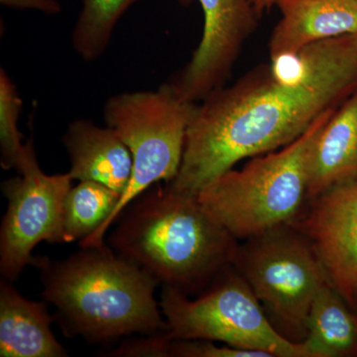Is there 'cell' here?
I'll use <instances>...</instances> for the list:
<instances>
[{"instance_id": "6da1fadb", "label": "cell", "mask_w": 357, "mask_h": 357, "mask_svg": "<svg viewBox=\"0 0 357 357\" xmlns=\"http://www.w3.org/2000/svg\"><path fill=\"white\" fill-rule=\"evenodd\" d=\"M357 89V34L270 58L197 103L177 176L166 183L197 196L241 160L300 137Z\"/></svg>"}, {"instance_id": "7a4b0ae2", "label": "cell", "mask_w": 357, "mask_h": 357, "mask_svg": "<svg viewBox=\"0 0 357 357\" xmlns=\"http://www.w3.org/2000/svg\"><path fill=\"white\" fill-rule=\"evenodd\" d=\"M109 245L162 287L201 294L231 264L238 245L198 197L152 185L117 218Z\"/></svg>"}, {"instance_id": "3957f363", "label": "cell", "mask_w": 357, "mask_h": 357, "mask_svg": "<svg viewBox=\"0 0 357 357\" xmlns=\"http://www.w3.org/2000/svg\"><path fill=\"white\" fill-rule=\"evenodd\" d=\"M32 264L41 271L42 295L55 307L54 319L66 337L105 344L168 331L155 299L159 284L105 243L57 261L34 257Z\"/></svg>"}, {"instance_id": "277c9868", "label": "cell", "mask_w": 357, "mask_h": 357, "mask_svg": "<svg viewBox=\"0 0 357 357\" xmlns=\"http://www.w3.org/2000/svg\"><path fill=\"white\" fill-rule=\"evenodd\" d=\"M335 109L321 115L290 144L218 176L198 192L199 203L237 241L295 222L307 202L312 141Z\"/></svg>"}, {"instance_id": "5b68a950", "label": "cell", "mask_w": 357, "mask_h": 357, "mask_svg": "<svg viewBox=\"0 0 357 357\" xmlns=\"http://www.w3.org/2000/svg\"><path fill=\"white\" fill-rule=\"evenodd\" d=\"M196 105L183 100L167 83L155 91H126L107 98L103 119L128 147L132 175L109 220L82 241L81 248L102 245L107 230L129 204L152 185L175 178Z\"/></svg>"}, {"instance_id": "8992f818", "label": "cell", "mask_w": 357, "mask_h": 357, "mask_svg": "<svg viewBox=\"0 0 357 357\" xmlns=\"http://www.w3.org/2000/svg\"><path fill=\"white\" fill-rule=\"evenodd\" d=\"M231 265L248 282L282 337L301 344L312 304L330 281L314 246L293 222L238 243Z\"/></svg>"}, {"instance_id": "52a82bcc", "label": "cell", "mask_w": 357, "mask_h": 357, "mask_svg": "<svg viewBox=\"0 0 357 357\" xmlns=\"http://www.w3.org/2000/svg\"><path fill=\"white\" fill-rule=\"evenodd\" d=\"M160 307L173 340H206L271 357H311L304 342L282 337L268 319L255 293L231 264L196 299L162 287Z\"/></svg>"}, {"instance_id": "ba28073f", "label": "cell", "mask_w": 357, "mask_h": 357, "mask_svg": "<svg viewBox=\"0 0 357 357\" xmlns=\"http://www.w3.org/2000/svg\"><path fill=\"white\" fill-rule=\"evenodd\" d=\"M72 181L69 172L45 174L36 154L17 176L2 183L8 201L0 229L2 279L16 280L40 243H65L64 204Z\"/></svg>"}, {"instance_id": "9c48e42d", "label": "cell", "mask_w": 357, "mask_h": 357, "mask_svg": "<svg viewBox=\"0 0 357 357\" xmlns=\"http://www.w3.org/2000/svg\"><path fill=\"white\" fill-rule=\"evenodd\" d=\"M198 1L204 14L201 41L189 63L167 82L194 103L225 86L260 17L249 0Z\"/></svg>"}, {"instance_id": "30bf717a", "label": "cell", "mask_w": 357, "mask_h": 357, "mask_svg": "<svg viewBox=\"0 0 357 357\" xmlns=\"http://www.w3.org/2000/svg\"><path fill=\"white\" fill-rule=\"evenodd\" d=\"M294 222L311 241L335 290L357 307V180L309 201Z\"/></svg>"}, {"instance_id": "8fae6325", "label": "cell", "mask_w": 357, "mask_h": 357, "mask_svg": "<svg viewBox=\"0 0 357 357\" xmlns=\"http://www.w3.org/2000/svg\"><path fill=\"white\" fill-rule=\"evenodd\" d=\"M280 20L270 37V58L357 34V0H278Z\"/></svg>"}, {"instance_id": "7c38bea8", "label": "cell", "mask_w": 357, "mask_h": 357, "mask_svg": "<svg viewBox=\"0 0 357 357\" xmlns=\"http://www.w3.org/2000/svg\"><path fill=\"white\" fill-rule=\"evenodd\" d=\"M357 180V89L314 136L307 160V202Z\"/></svg>"}, {"instance_id": "4fadbf2b", "label": "cell", "mask_w": 357, "mask_h": 357, "mask_svg": "<svg viewBox=\"0 0 357 357\" xmlns=\"http://www.w3.org/2000/svg\"><path fill=\"white\" fill-rule=\"evenodd\" d=\"M62 142L73 180L93 181L123 194L132 175V156L114 129L76 119L68 126Z\"/></svg>"}, {"instance_id": "5bb4252c", "label": "cell", "mask_w": 357, "mask_h": 357, "mask_svg": "<svg viewBox=\"0 0 357 357\" xmlns=\"http://www.w3.org/2000/svg\"><path fill=\"white\" fill-rule=\"evenodd\" d=\"M54 319L46 304L26 299L13 282H0V356H67L52 332Z\"/></svg>"}, {"instance_id": "9a60e30c", "label": "cell", "mask_w": 357, "mask_h": 357, "mask_svg": "<svg viewBox=\"0 0 357 357\" xmlns=\"http://www.w3.org/2000/svg\"><path fill=\"white\" fill-rule=\"evenodd\" d=\"M331 281L312 302L304 344L311 357L357 356V316Z\"/></svg>"}, {"instance_id": "2e32d148", "label": "cell", "mask_w": 357, "mask_h": 357, "mask_svg": "<svg viewBox=\"0 0 357 357\" xmlns=\"http://www.w3.org/2000/svg\"><path fill=\"white\" fill-rule=\"evenodd\" d=\"M121 195L93 181H79L68 192L64 204L65 243L82 241L114 213Z\"/></svg>"}, {"instance_id": "e0dca14e", "label": "cell", "mask_w": 357, "mask_h": 357, "mask_svg": "<svg viewBox=\"0 0 357 357\" xmlns=\"http://www.w3.org/2000/svg\"><path fill=\"white\" fill-rule=\"evenodd\" d=\"M141 0H83L72 32V46L84 62H93L109 48L115 27L129 7Z\"/></svg>"}, {"instance_id": "ac0fdd59", "label": "cell", "mask_w": 357, "mask_h": 357, "mask_svg": "<svg viewBox=\"0 0 357 357\" xmlns=\"http://www.w3.org/2000/svg\"><path fill=\"white\" fill-rule=\"evenodd\" d=\"M22 109L18 89L3 68L0 69V164L20 173L36 154L33 141L23 144L18 121Z\"/></svg>"}, {"instance_id": "d6986e66", "label": "cell", "mask_w": 357, "mask_h": 357, "mask_svg": "<svg viewBox=\"0 0 357 357\" xmlns=\"http://www.w3.org/2000/svg\"><path fill=\"white\" fill-rule=\"evenodd\" d=\"M169 357H271L265 352L239 349L213 340H171Z\"/></svg>"}, {"instance_id": "ffe728a7", "label": "cell", "mask_w": 357, "mask_h": 357, "mask_svg": "<svg viewBox=\"0 0 357 357\" xmlns=\"http://www.w3.org/2000/svg\"><path fill=\"white\" fill-rule=\"evenodd\" d=\"M172 338L167 332L143 335L139 338H128L116 349L105 352L107 356L123 357H169V347Z\"/></svg>"}, {"instance_id": "44dd1931", "label": "cell", "mask_w": 357, "mask_h": 357, "mask_svg": "<svg viewBox=\"0 0 357 357\" xmlns=\"http://www.w3.org/2000/svg\"><path fill=\"white\" fill-rule=\"evenodd\" d=\"M2 6L16 10H35L46 15L62 13V4L58 0H0Z\"/></svg>"}, {"instance_id": "7402d4cb", "label": "cell", "mask_w": 357, "mask_h": 357, "mask_svg": "<svg viewBox=\"0 0 357 357\" xmlns=\"http://www.w3.org/2000/svg\"><path fill=\"white\" fill-rule=\"evenodd\" d=\"M249 1L252 4L256 13L261 16L263 13L269 11L272 7L276 6L278 0H249Z\"/></svg>"}]
</instances>
